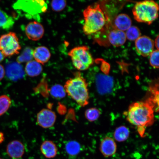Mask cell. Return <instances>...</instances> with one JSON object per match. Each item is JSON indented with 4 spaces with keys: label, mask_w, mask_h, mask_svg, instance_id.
Masks as SVG:
<instances>
[{
    "label": "cell",
    "mask_w": 159,
    "mask_h": 159,
    "mask_svg": "<svg viewBox=\"0 0 159 159\" xmlns=\"http://www.w3.org/2000/svg\"><path fill=\"white\" fill-rule=\"evenodd\" d=\"M99 149L101 153L105 157H110L114 156L116 152V143L112 138L106 137L101 141Z\"/></svg>",
    "instance_id": "4fadbf2b"
},
{
    "label": "cell",
    "mask_w": 159,
    "mask_h": 159,
    "mask_svg": "<svg viewBox=\"0 0 159 159\" xmlns=\"http://www.w3.org/2000/svg\"><path fill=\"white\" fill-rule=\"evenodd\" d=\"M43 71V67L35 61H31L27 63L25 68V72L28 76L34 77L38 76Z\"/></svg>",
    "instance_id": "d6986e66"
},
{
    "label": "cell",
    "mask_w": 159,
    "mask_h": 159,
    "mask_svg": "<svg viewBox=\"0 0 159 159\" xmlns=\"http://www.w3.org/2000/svg\"><path fill=\"white\" fill-rule=\"evenodd\" d=\"M25 148L23 144L20 141L13 140L7 145V152L8 156L14 159L22 157L25 154Z\"/></svg>",
    "instance_id": "5bb4252c"
},
{
    "label": "cell",
    "mask_w": 159,
    "mask_h": 159,
    "mask_svg": "<svg viewBox=\"0 0 159 159\" xmlns=\"http://www.w3.org/2000/svg\"><path fill=\"white\" fill-rule=\"evenodd\" d=\"M83 14L84 23L83 29L85 35L98 32L106 24V16L99 4L88 6L83 11Z\"/></svg>",
    "instance_id": "3957f363"
},
{
    "label": "cell",
    "mask_w": 159,
    "mask_h": 159,
    "mask_svg": "<svg viewBox=\"0 0 159 159\" xmlns=\"http://www.w3.org/2000/svg\"><path fill=\"white\" fill-rule=\"evenodd\" d=\"M56 119L55 112L47 109H42L37 115V124L43 128H49L53 126Z\"/></svg>",
    "instance_id": "30bf717a"
},
{
    "label": "cell",
    "mask_w": 159,
    "mask_h": 159,
    "mask_svg": "<svg viewBox=\"0 0 159 159\" xmlns=\"http://www.w3.org/2000/svg\"><path fill=\"white\" fill-rule=\"evenodd\" d=\"M65 150L67 153L71 156H75L80 152L81 146L79 143L75 141H70L65 145Z\"/></svg>",
    "instance_id": "7402d4cb"
},
{
    "label": "cell",
    "mask_w": 159,
    "mask_h": 159,
    "mask_svg": "<svg viewBox=\"0 0 159 159\" xmlns=\"http://www.w3.org/2000/svg\"><path fill=\"white\" fill-rule=\"evenodd\" d=\"M66 3L65 1H53L51 3L52 8L55 11H61L66 7Z\"/></svg>",
    "instance_id": "83f0119b"
},
{
    "label": "cell",
    "mask_w": 159,
    "mask_h": 159,
    "mask_svg": "<svg viewBox=\"0 0 159 159\" xmlns=\"http://www.w3.org/2000/svg\"><path fill=\"white\" fill-rule=\"evenodd\" d=\"M5 70L3 66L0 65V80H2L5 76Z\"/></svg>",
    "instance_id": "f546056e"
},
{
    "label": "cell",
    "mask_w": 159,
    "mask_h": 159,
    "mask_svg": "<svg viewBox=\"0 0 159 159\" xmlns=\"http://www.w3.org/2000/svg\"><path fill=\"white\" fill-rule=\"evenodd\" d=\"M41 152L46 158H52L56 156L57 148L56 145L51 141H44L40 147Z\"/></svg>",
    "instance_id": "ac0fdd59"
},
{
    "label": "cell",
    "mask_w": 159,
    "mask_h": 159,
    "mask_svg": "<svg viewBox=\"0 0 159 159\" xmlns=\"http://www.w3.org/2000/svg\"><path fill=\"white\" fill-rule=\"evenodd\" d=\"M95 83L97 90L101 94H107L112 91L114 86L113 77L109 76L107 71L99 73L95 76Z\"/></svg>",
    "instance_id": "ba28073f"
},
{
    "label": "cell",
    "mask_w": 159,
    "mask_h": 159,
    "mask_svg": "<svg viewBox=\"0 0 159 159\" xmlns=\"http://www.w3.org/2000/svg\"><path fill=\"white\" fill-rule=\"evenodd\" d=\"M108 38L111 45L115 47H120L126 43V37L124 31L115 29L109 33Z\"/></svg>",
    "instance_id": "9a60e30c"
},
{
    "label": "cell",
    "mask_w": 159,
    "mask_h": 159,
    "mask_svg": "<svg viewBox=\"0 0 159 159\" xmlns=\"http://www.w3.org/2000/svg\"><path fill=\"white\" fill-rule=\"evenodd\" d=\"M25 33L28 39L37 41L42 38L44 35V29L43 25L38 22H31L25 28Z\"/></svg>",
    "instance_id": "8fae6325"
},
{
    "label": "cell",
    "mask_w": 159,
    "mask_h": 159,
    "mask_svg": "<svg viewBox=\"0 0 159 159\" xmlns=\"http://www.w3.org/2000/svg\"><path fill=\"white\" fill-rule=\"evenodd\" d=\"M154 42L155 46L156 47L157 50H159V37L158 35L155 39Z\"/></svg>",
    "instance_id": "4dcf8cb0"
},
{
    "label": "cell",
    "mask_w": 159,
    "mask_h": 159,
    "mask_svg": "<svg viewBox=\"0 0 159 159\" xmlns=\"http://www.w3.org/2000/svg\"><path fill=\"white\" fill-rule=\"evenodd\" d=\"M49 91L52 96L57 99L64 98L66 94L64 87L59 84L53 85Z\"/></svg>",
    "instance_id": "603a6c76"
},
{
    "label": "cell",
    "mask_w": 159,
    "mask_h": 159,
    "mask_svg": "<svg viewBox=\"0 0 159 159\" xmlns=\"http://www.w3.org/2000/svg\"><path fill=\"white\" fill-rule=\"evenodd\" d=\"M11 104V98L7 95L0 96V116L8 110Z\"/></svg>",
    "instance_id": "d4e9b609"
},
{
    "label": "cell",
    "mask_w": 159,
    "mask_h": 159,
    "mask_svg": "<svg viewBox=\"0 0 159 159\" xmlns=\"http://www.w3.org/2000/svg\"><path fill=\"white\" fill-rule=\"evenodd\" d=\"M21 49L18 38L15 33L10 32L0 37V50L5 57L18 54Z\"/></svg>",
    "instance_id": "8992f818"
},
{
    "label": "cell",
    "mask_w": 159,
    "mask_h": 159,
    "mask_svg": "<svg viewBox=\"0 0 159 159\" xmlns=\"http://www.w3.org/2000/svg\"><path fill=\"white\" fill-rule=\"evenodd\" d=\"M88 83L81 73H75L74 77L67 80L64 85L66 92L80 106L84 107L89 103Z\"/></svg>",
    "instance_id": "7a4b0ae2"
},
{
    "label": "cell",
    "mask_w": 159,
    "mask_h": 159,
    "mask_svg": "<svg viewBox=\"0 0 159 159\" xmlns=\"http://www.w3.org/2000/svg\"><path fill=\"white\" fill-rule=\"evenodd\" d=\"M14 23L13 18L0 9V27L5 30H9L13 26Z\"/></svg>",
    "instance_id": "ffe728a7"
},
{
    "label": "cell",
    "mask_w": 159,
    "mask_h": 159,
    "mask_svg": "<svg viewBox=\"0 0 159 159\" xmlns=\"http://www.w3.org/2000/svg\"><path fill=\"white\" fill-rule=\"evenodd\" d=\"M0 159H2V158H0Z\"/></svg>",
    "instance_id": "836d02e7"
},
{
    "label": "cell",
    "mask_w": 159,
    "mask_h": 159,
    "mask_svg": "<svg viewBox=\"0 0 159 159\" xmlns=\"http://www.w3.org/2000/svg\"><path fill=\"white\" fill-rule=\"evenodd\" d=\"M5 140L4 135L3 133L0 132V144L2 143Z\"/></svg>",
    "instance_id": "1f68e13d"
},
{
    "label": "cell",
    "mask_w": 159,
    "mask_h": 159,
    "mask_svg": "<svg viewBox=\"0 0 159 159\" xmlns=\"http://www.w3.org/2000/svg\"><path fill=\"white\" fill-rule=\"evenodd\" d=\"M129 134V129L126 127L123 126L116 129L114 133V137L117 142H124L128 139Z\"/></svg>",
    "instance_id": "44dd1931"
},
{
    "label": "cell",
    "mask_w": 159,
    "mask_h": 159,
    "mask_svg": "<svg viewBox=\"0 0 159 159\" xmlns=\"http://www.w3.org/2000/svg\"><path fill=\"white\" fill-rule=\"evenodd\" d=\"M154 111H156V107L149 98L145 101L132 103L125 115L127 120L137 127L139 134L143 137L146 128L153 124Z\"/></svg>",
    "instance_id": "6da1fadb"
},
{
    "label": "cell",
    "mask_w": 159,
    "mask_h": 159,
    "mask_svg": "<svg viewBox=\"0 0 159 159\" xmlns=\"http://www.w3.org/2000/svg\"><path fill=\"white\" fill-rule=\"evenodd\" d=\"M33 56L35 61L44 65L48 61L51 57V53L46 47H37L33 51Z\"/></svg>",
    "instance_id": "2e32d148"
},
{
    "label": "cell",
    "mask_w": 159,
    "mask_h": 159,
    "mask_svg": "<svg viewBox=\"0 0 159 159\" xmlns=\"http://www.w3.org/2000/svg\"><path fill=\"white\" fill-rule=\"evenodd\" d=\"M154 42L147 36H142L135 41V47L139 55L143 57L150 56L154 51Z\"/></svg>",
    "instance_id": "9c48e42d"
},
{
    "label": "cell",
    "mask_w": 159,
    "mask_h": 159,
    "mask_svg": "<svg viewBox=\"0 0 159 159\" xmlns=\"http://www.w3.org/2000/svg\"><path fill=\"white\" fill-rule=\"evenodd\" d=\"M158 4L153 1L136 3L133 9L134 19L139 23L150 25L158 17Z\"/></svg>",
    "instance_id": "277c9868"
},
{
    "label": "cell",
    "mask_w": 159,
    "mask_h": 159,
    "mask_svg": "<svg viewBox=\"0 0 159 159\" xmlns=\"http://www.w3.org/2000/svg\"><path fill=\"white\" fill-rule=\"evenodd\" d=\"M115 29L122 31H127L132 26V21L129 16L125 14H120L114 20Z\"/></svg>",
    "instance_id": "e0dca14e"
},
{
    "label": "cell",
    "mask_w": 159,
    "mask_h": 159,
    "mask_svg": "<svg viewBox=\"0 0 159 159\" xmlns=\"http://www.w3.org/2000/svg\"><path fill=\"white\" fill-rule=\"evenodd\" d=\"M13 7L15 9H21L31 15L44 12L47 7V4L43 1H17Z\"/></svg>",
    "instance_id": "52a82bcc"
},
{
    "label": "cell",
    "mask_w": 159,
    "mask_h": 159,
    "mask_svg": "<svg viewBox=\"0 0 159 159\" xmlns=\"http://www.w3.org/2000/svg\"><path fill=\"white\" fill-rule=\"evenodd\" d=\"M33 51L30 48H26L24 50L21 54L17 57L16 59L17 62L20 64L21 63H27L32 61V59L33 58Z\"/></svg>",
    "instance_id": "cb8c5ba5"
},
{
    "label": "cell",
    "mask_w": 159,
    "mask_h": 159,
    "mask_svg": "<svg viewBox=\"0 0 159 159\" xmlns=\"http://www.w3.org/2000/svg\"><path fill=\"white\" fill-rule=\"evenodd\" d=\"M5 56L3 55L2 52L0 50V62L3 60V59L5 58Z\"/></svg>",
    "instance_id": "d6a6232c"
},
{
    "label": "cell",
    "mask_w": 159,
    "mask_h": 159,
    "mask_svg": "<svg viewBox=\"0 0 159 159\" xmlns=\"http://www.w3.org/2000/svg\"><path fill=\"white\" fill-rule=\"evenodd\" d=\"M101 115L100 111L95 108H89L85 111V118L89 122H94L98 119Z\"/></svg>",
    "instance_id": "4316f807"
},
{
    "label": "cell",
    "mask_w": 159,
    "mask_h": 159,
    "mask_svg": "<svg viewBox=\"0 0 159 159\" xmlns=\"http://www.w3.org/2000/svg\"><path fill=\"white\" fill-rule=\"evenodd\" d=\"M126 34V39L130 41H136L141 37L140 30L136 26H131L127 30Z\"/></svg>",
    "instance_id": "484cf974"
},
{
    "label": "cell",
    "mask_w": 159,
    "mask_h": 159,
    "mask_svg": "<svg viewBox=\"0 0 159 159\" xmlns=\"http://www.w3.org/2000/svg\"><path fill=\"white\" fill-rule=\"evenodd\" d=\"M159 50L157 49L153 51L150 55V64L155 69L159 68Z\"/></svg>",
    "instance_id": "f1b7e54d"
},
{
    "label": "cell",
    "mask_w": 159,
    "mask_h": 159,
    "mask_svg": "<svg viewBox=\"0 0 159 159\" xmlns=\"http://www.w3.org/2000/svg\"><path fill=\"white\" fill-rule=\"evenodd\" d=\"M86 46L75 47L68 53L73 66L80 71L87 70L94 63V60Z\"/></svg>",
    "instance_id": "5b68a950"
},
{
    "label": "cell",
    "mask_w": 159,
    "mask_h": 159,
    "mask_svg": "<svg viewBox=\"0 0 159 159\" xmlns=\"http://www.w3.org/2000/svg\"><path fill=\"white\" fill-rule=\"evenodd\" d=\"M6 70L7 78L12 81H17L25 76V72L23 67L17 62H13L8 65Z\"/></svg>",
    "instance_id": "7c38bea8"
}]
</instances>
